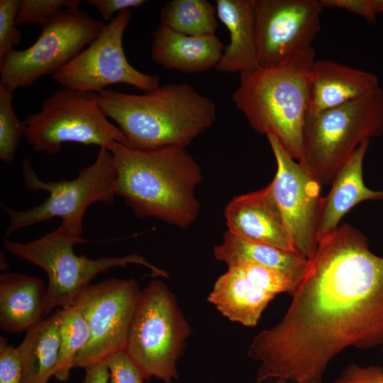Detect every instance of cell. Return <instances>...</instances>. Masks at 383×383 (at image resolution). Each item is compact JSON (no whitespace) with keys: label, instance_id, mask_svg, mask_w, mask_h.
Here are the masks:
<instances>
[{"label":"cell","instance_id":"cell-1","mask_svg":"<svg viewBox=\"0 0 383 383\" xmlns=\"http://www.w3.org/2000/svg\"><path fill=\"white\" fill-rule=\"evenodd\" d=\"M282 319L248 349L255 383H322L330 363L350 347L383 344V257L343 223L318 243Z\"/></svg>","mask_w":383,"mask_h":383},{"label":"cell","instance_id":"cell-2","mask_svg":"<svg viewBox=\"0 0 383 383\" xmlns=\"http://www.w3.org/2000/svg\"><path fill=\"white\" fill-rule=\"evenodd\" d=\"M107 149L116 172V196L123 198L137 217H152L181 228L196 221L199 204L195 189L202 174L185 148L138 150L113 141Z\"/></svg>","mask_w":383,"mask_h":383},{"label":"cell","instance_id":"cell-3","mask_svg":"<svg viewBox=\"0 0 383 383\" xmlns=\"http://www.w3.org/2000/svg\"><path fill=\"white\" fill-rule=\"evenodd\" d=\"M99 106L118 125L128 148H186L215 122L216 109L187 83L166 84L143 94L111 89L97 93Z\"/></svg>","mask_w":383,"mask_h":383},{"label":"cell","instance_id":"cell-4","mask_svg":"<svg viewBox=\"0 0 383 383\" xmlns=\"http://www.w3.org/2000/svg\"><path fill=\"white\" fill-rule=\"evenodd\" d=\"M315 56L311 48L283 64L242 72L232 96L251 128L275 137L299 163L308 113V80Z\"/></svg>","mask_w":383,"mask_h":383},{"label":"cell","instance_id":"cell-5","mask_svg":"<svg viewBox=\"0 0 383 383\" xmlns=\"http://www.w3.org/2000/svg\"><path fill=\"white\" fill-rule=\"evenodd\" d=\"M22 170L26 190L45 192L48 196L40 204L24 211L1 204L9 218L3 240L9 239L19 229L56 217L62 219L60 226L62 228L82 235L83 219L89 206L96 202L111 205L116 196V172L112 155L106 148H100L94 162L82 168L70 180H41L27 158L22 162Z\"/></svg>","mask_w":383,"mask_h":383},{"label":"cell","instance_id":"cell-6","mask_svg":"<svg viewBox=\"0 0 383 383\" xmlns=\"http://www.w3.org/2000/svg\"><path fill=\"white\" fill-rule=\"evenodd\" d=\"M383 134V90L317 114L307 113L300 164L321 184L338 172L366 140Z\"/></svg>","mask_w":383,"mask_h":383},{"label":"cell","instance_id":"cell-7","mask_svg":"<svg viewBox=\"0 0 383 383\" xmlns=\"http://www.w3.org/2000/svg\"><path fill=\"white\" fill-rule=\"evenodd\" d=\"M87 242L82 235L70 233L60 226L30 242L3 240L4 247L8 252L40 267L47 274L45 316L57 306L63 308L72 305L96 275L113 267L136 264L148 267L156 276L167 277L165 271L137 254L97 259L77 255L74 247Z\"/></svg>","mask_w":383,"mask_h":383},{"label":"cell","instance_id":"cell-8","mask_svg":"<svg viewBox=\"0 0 383 383\" xmlns=\"http://www.w3.org/2000/svg\"><path fill=\"white\" fill-rule=\"evenodd\" d=\"M190 334L174 295L163 282L154 279L141 290L125 351L145 379L170 383L179 378L177 363Z\"/></svg>","mask_w":383,"mask_h":383},{"label":"cell","instance_id":"cell-9","mask_svg":"<svg viewBox=\"0 0 383 383\" xmlns=\"http://www.w3.org/2000/svg\"><path fill=\"white\" fill-rule=\"evenodd\" d=\"M25 137L35 152L55 154L65 143L107 148L124 144L123 133L101 110L97 93L62 87L25 121Z\"/></svg>","mask_w":383,"mask_h":383},{"label":"cell","instance_id":"cell-10","mask_svg":"<svg viewBox=\"0 0 383 383\" xmlns=\"http://www.w3.org/2000/svg\"><path fill=\"white\" fill-rule=\"evenodd\" d=\"M105 24L79 9H63L41 26L30 47L13 50L0 60V82L14 91L54 74L88 46Z\"/></svg>","mask_w":383,"mask_h":383},{"label":"cell","instance_id":"cell-11","mask_svg":"<svg viewBox=\"0 0 383 383\" xmlns=\"http://www.w3.org/2000/svg\"><path fill=\"white\" fill-rule=\"evenodd\" d=\"M140 292L134 279L112 277L89 284L78 295L72 306L84 318L90 338L77 356L74 367L87 370L126 350Z\"/></svg>","mask_w":383,"mask_h":383},{"label":"cell","instance_id":"cell-12","mask_svg":"<svg viewBox=\"0 0 383 383\" xmlns=\"http://www.w3.org/2000/svg\"><path fill=\"white\" fill-rule=\"evenodd\" d=\"M130 9L116 14L81 52L52 75L62 87L99 93L109 85L126 84L148 92L160 87L157 75L143 73L128 61L123 35Z\"/></svg>","mask_w":383,"mask_h":383},{"label":"cell","instance_id":"cell-13","mask_svg":"<svg viewBox=\"0 0 383 383\" xmlns=\"http://www.w3.org/2000/svg\"><path fill=\"white\" fill-rule=\"evenodd\" d=\"M257 67L283 64L311 48L323 11L316 0H253Z\"/></svg>","mask_w":383,"mask_h":383},{"label":"cell","instance_id":"cell-14","mask_svg":"<svg viewBox=\"0 0 383 383\" xmlns=\"http://www.w3.org/2000/svg\"><path fill=\"white\" fill-rule=\"evenodd\" d=\"M267 139L277 163L269 186L296 251L309 260L319 243L321 184L285 151L275 137L270 135Z\"/></svg>","mask_w":383,"mask_h":383},{"label":"cell","instance_id":"cell-15","mask_svg":"<svg viewBox=\"0 0 383 383\" xmlns=\"http://www.w3.org/2000/svg\"><path fill=\"white\" fill-rule=\"evenodd\" d=\"M224 216L232 234L297 253L269 184L231 199Z\"/></svg>","mask_w":383,"mask_h":383},{"label":"cell","instance_id":"cell-16","mask_svg":"<svg viewBox=\"0 0 383 383\" xmlns=\"http://www.w3.org/2000/svg\"><path fill=\"white\" fill-rule=\"evenodd\" d=\"M379 87L378 78L370 72L330 60H316L308 80L307 113L340 106Z\"/></svg>","mask_w":383,"mask_h":383},{"label":"cell","instance_id":"cell-17","mask_svg":"<svg viewBox=\"0 0 383 383\" xmlns=\"http://www.w3.org/2000/svg\"><path fill=\"white\" fill-rule=\"evenodd\" d=\"M224 46L215 34L191 36L160 25L152 33L151 57L166 70L197 73L216 67Z\"/></svg>","mask_w":383,"mask_h":383},{"label":"cell","instance_id":"cell-18","mask_svg":"<svg viewBox=\"0 0 383 383\" xmlns=\"http://www.w3.org/2000/svg\"><path fill=\"white\" fill-rule=\"evenodd\" d=\"M370 140L362 143L331 182L323 198L318 226V241L334 232L342 218L357 204L367 200H383V190L369 189L363 179V161Z\"/></svg>","mask_w":383,"mask_h":383},{"label":"cell","instance_id":"cell-19","mask_svg":"<svg viewBox=\"0 0 383 383\" xmlns=\"http://www.w3.org/2000/svg\"><path fill=\"white\" fill-rule=\"evenodd\" d=\"M47 288L40 278L19 272L0 275V328L10 333L28 330L45 316Z\"/></svg>","mask_w":383,"mask_h":383},{"label":"cell","instance_id":"cell-20","mask_svg":"<svg viewBox=\"0 0 383 383\" xmlns=\"http://www.w3.org/2000/svg\"><path fill=\"white\" fill-rule=\"evenodd\" d=\"M216 16L229 32L216 67L221 72L240 74L257 68L253 0H216Z\"/></svg>","mask_w":383,"mask_h":383},{"label":"cell","instance_id":"cell-21","mask_svg":"<svg viewBox=\"0 0 383 383\" xmlns=\"http://www.w3.org/2000/svg\"><path fill=\"white\" fill-rule=\"evenodd\" d=\"M275 296L257 287L229 267L214 283L207 300L229 321L252 327Z\"/></svg>","mask_w":383,"mask_h":383},{"label":"cell","instance_id":"cell-22","mask_svg":"<svg viewBox=\"0 0 383 383\" xmlns=\"http://www.w3.org/2000/svg\"><path fill=\"white\" fill-rule=\"evenodd\" d=\"M216 260L228 267L250 262L280 271L297 285L307 272L309 260L284 249L239 238L226 231L223 241L213 248Z\"/></svg>","mask_w":383,"mask_h":383},{"label":"cell","instance_id":"cell-23","mask_svg":"<svg viewBox=\"0 0 383 383\" xmlns=\"http://www.w3.org/2000/svg\"><path fill=\"white\" fill-rule=\"evenodd\" d=\"M62 309L26 331L16 347L22 364L21 383H48L55 375L60 349Z\"/></svg>","mask_w":383,"mask_h":383},{"label":"cell","instance_id":"cell-24","mask_svg":"<svg viewBox=\"0 0 383 383\" xmlns=\"http://www.w3.org/2000/svg\"><path fill=\"white\" fill-rule=\"evenodd\" d=\"M216 7L207 0H172L160 12V25L191 36L215 34Z\"/></svg>","mask_w":383,"mask_h":383},{"label":"cell","instance_id":"cell-25","mask_svg":"<svg viewBox=\"0 0 383 383\" xmlns=\"http://www.w3.org/2000/svg\"><path fill=\"white\" fill-rule=\"evenodd\" d=\"M90 338L88 325L82 313L74 306L62 309L60 327V349L54 377L60 382L68 380L74 361Z\"/></svg>","mask_w":383,"mask_h":383},{"label":"cell","instance_id":"cell-26","mask_svg":"<svg viewBox=\"0 0 383 383\" xmlns=\"http://www.w3.org/2000/svg\"><path fill=\"white\" fill-rule=\"evenodd\" d=\"M14 90L0 82V160L11 163L23 136L26 124L16 115L12 99Z\"/></svg>","mask_w":383,"mask_h":383},{"label":"cell","instance_id":"cell-27","mask_svg":"<svg viewBox=\"0 0 383 383\" xmlns=\"http://www.w3.org/2000/svg\"><path fill=\"white\" fill-rule=\"evenodd\" d=\"M231 267L257 287L274 295L280 293L292 295L297 287V284L286 274L272 268L250 262Z\"/></svg>","mask_w":383,"mask_h":383},{"label":"cell","instance_id":"cell-28","mask_svg":"<svg viewBox=\"0 0 383 383\" xmlns=\"http://www.w3.org/2000/svg\"><path fill=\"white\" fill-rule=\"evenodd\" d=\"M82 3L81 0H21L16 24L42 26L61 9H77Z\"/></svg>","mask_w":383,"mask_h":383},{"label":"cell","instance_id":"cell-29","mask_svg":"<svg viewBox=\"0 0 383 383\" xmlns=\"http://www.w3.org/2000/svg\"><path fill=\"white\" fill-rule=\"evenodd\" d=\"M19 0H0V60L19 44L21 33L16 24Z\"/></svg>","mask_w":383,"mask_h":383},{"label":"cell","instance_id":"cell-30","mask_svg":"<svg viewBox=\"0 0 383 383\" xmlns=\"http://www.w3.org/2000/svg\"><path fill=\"white\" fill-rule=\"evenodd\" d=\"M104 362L107 365L111 383H143L145 377L125 350L109 355Z\"/></svg>","mask_w":383,"mask_h":383},{"label":"cell","instance_id":"cell-31","mask_svg":"<svg viewBox=\"0 0 383 383\" xmlns=\"http://www.w3.org/2000/svg\"><path fill=\"white\" fill-rule=\"evenodd\" d=\"M22 364L17 348L0 337V383H21Z\"/></svg>","mask_w":383,"mask_h":383},{"label":"cell","instance_id":"cell-32","mask_svg":"<svg viewBox=\"0 0 383 383\" xmlns=\"http://www.w3.org/2000/svg\"><path fill=\"white\" fill-rule=\"evenodd\" d=\"M333 383H383V368L378 365L363 367L351 363Z\"/></svg>","mask_w":383,"mask_h":383},{"label":"cell","instance_id":"cell-33","mask_svg":"<svg viewBox=\"0 0 383 383\" xmlns=\"http://www.w3.org/2000/svg\"><path fill=\"white\" fill-rule=\"evenodd\" d=\"M323 8L339 9L358 15L369 23H376L372 0H320Z\"/></svg>","mask_w":383,"mask_h":383},{"label":"cell","instance_id":"cell-34","mask_svg":"<svg viewBox=\"0 0 383 383\" xmlns=\"http://www.w3.org/2000/svg\"><path fill=\"white\" fill-rule=\"evenodd\" d=\"M86 2L93 6L106 21H111L112 15L119 12L130 9V8H138L145 3V0H87Z\"/></svg>","mask_w":383,"mask_h":383},{"label":"cell","instance_id":"cell-35","mask_svg":"<svg viewBox=\"0 0 383 383\" xmlns=\"http://www.w3.org/2000/svg\"><path fill=\"white\" fill-rule=\"evenodd\" d=\"M82 383H108L109 372L104 362L96 364L87 370Z\"/></svg>","mask_w":383,"mask_h":383},{"label":"cell","instance_id":"cell-36","mask_svg":"<svg viewBox=\"0 0 383 383\" xmlns=\"http://www.w3.org/2000/svg\"><path fill=\"white\" fill-rule=\"evenodd\" d=\"M375 14L383 12V0H372Z\"/></svg>","mask_w":383,"mask_h":383},{"label":"cell","instance_id":"cell-37","mask_svg":"<svg viewBox=\"0 0 383 383\" xmlns=\"http://www.w3.org/2000/svg\"><path fill=\"white\" fill-rule=\"evenodd\" d=\"M382 353H383V344L382 345Z\"/></svg>","mask_w":383,"mask_h":383}]
</instances>
